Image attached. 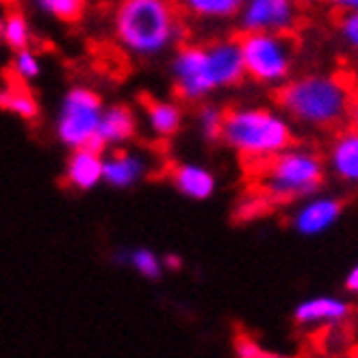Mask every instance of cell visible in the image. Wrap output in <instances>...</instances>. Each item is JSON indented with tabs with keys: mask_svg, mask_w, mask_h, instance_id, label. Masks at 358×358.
Segmentation results:
<instances>
[{
	"mask_svg": "<svg viewBox=\"0 0 358 358\" xmlns=\"http://www.w3.org/2000/svg\"><path fill=\"white\" fill-rule=\"evenodd\" d=\"M243 59L237 37L210 46H185L174 59V87L178 98L196 102L222 87L243 80Z\"/></svg>",
	"mask_w": 358,
	"mask_h": 358,
	"instance_id": "obj_1",
	"label": "cell"
},
{
	"mask_svg": "<svg viewBox=\"0 0 358 358\" xmlns=\"http://www.w3.org/2000/svg\"><path fill=\"white\" fill-rule=\"evenodd\" d=\"M276 98L293 120L320 129L348 122L354 109L350 83L339 76H302L285 85Z\"/></svg>",
	"mask_w": 358,
	"mask_h": 358,
	"instance_id": "obj_2",
	"label": "cell"
},
{
	"mask_svg": "<svg viewBox=\"0 0 358 358\" xmlns=\"http://www.w3.org/2000/svg\"><path fill=\"white\" fill-rule=\"evenodd\" d=\"M180 31L172 0H122L115 11V35L137 55H157L170 48Z\"/></svg>",
	"mask_w": 358,
	"mask_h": 358,
	"instance_id": "obj_3",
	"label": "cell"
},
{
	"mask_svg": "<svg viewBox=\"0 0 358 358\" xmlns=\"http://www.w3.org/2000/svg\"><path fill=\"white\" fill-rule=\"evenodd\" d=\"M220 139L252 167L289 148L293 141L289 124L267 109H226Z\"/></svg>",
	"mask_w": 358,
	"mask_h": 358,
	"instance_id": "obj_4",
	"label": "cell"
},
{
	"mask_svg": "<svg viewBox=\"0 0 358 358\" xmlns=\"http://www.w3.org/2000/svg\"><path fill=\"white\" fill-rule=\"evenodd\" d=\"M257 194L269 204H285L310 196L324 185V163L315 152L306 150H280L259 165Z\"/></svg>",
	"mask_w": 358,
	"mask_h": 358,
	"instance_id": "obj_5",
	"label": "cell"
},
{
	"mask_svg": "<svg viewBox=\"0 0 358 358\" xmlns=\"http://www.w3.org/2000/svg\"><path fill=\"white\" fill-rule=\"evenodd\" d=\"M237 44L248 76L259 83H280L289 76L296 52L291 33L243 31L237 37Z\"/></svg>",
	"mask_w": 358,
	"mask_h": 358,
	"instance_id": "obj_6",
	"label": "cell"
},
{
	"mask_svg": "<svg viewBox=\"0 0 358 358\" xmlns=\"http://www.w3.org/2000/svg\"><path fill=\"white\" fill-rule=\"evenodd\" d=\"M102 115V100L85 87L72 90L63 100L61 117L57 124L59 139L70 145V148H83L100 126Z\"/></svg>",
	"mask_w": 358,
	"mask_h": 358,
	"instance_id": "obj_7",
	"label": "cell"
},
{
	"mask_svg": "<svg viewBox=\"0 0 358 358\" xmlns=\"http://www.w3.org/2000/svg\"><path fill=\"white\" fill-rule=\"evenodd\" d=\"M239 11L243 31L291 33L296 27L293 0H245Z\"/></svg>",
	"mask_w": 358,
	"mask_h": 358,
	"instance_id": "obj_8",
	"label": "cell"
},
{
	"mask_svg": "<svg viewBox=\"0 0 358 358\" xmlns=\"http://www.w3.org/2000/svg\"><path fill=\"white\" fill-rule=\"evenodd\" d=\"M343 213V202L334 200V198H320L308 202L300 213L293 220V226H296L298 233L302 235H320L324 230H328L332 224H336V220Z\"/></svg>",
	"mask_w": 358,
	"mask_h": 358,
	"instance_id": "obj_9",
	"label": "cell"
},
{
	"mask_svg": "<svg viewBox=\"0 0 358 358\" xmlns=\"http://www.w3.org/2000/svg\"><path fill=\"white\" fill-rule=\"evenodd\" d=\"M352 308L348 306V302L336 300V298H315V300H306L296 308V322L302 326H315V324H341L350 317Z\"/></svg>",
	"mask_w": 358,
	"mask_h": 358,
	"instance_id": "obj_10",
	"label": "cell"
},
{
	"mask_svg": "<svg viewBox=\"0 0 358 358\" xmlns=\"http://www.w3.org/2000/svg\"><path fill=\"white\" fill-rule=\"evenodd\" d=\"M102 155L87 150V148H74L70 161H68V182L74 189H80V192H87V189H94L100 180H102Z\"/></svg>",
	"mask_w": 358,
	"mask_h": 358,
	"instance_id": "obj_11",
	"label": "cell"
},
{
	"mask_svg": "<svg viewBox=\"0 0 358 358\" xmlns=\"http://www.w3.org/2000/svg\"><path fill=\"white\" fill-rule=\"evenodd\" d=\"M0 109L11 111L24 120H35L39 113L37 100L27 87V80L15 76L13 72L7 74V87L0 90Z\"/></svg>",
	"mask_w": 358,
	"mask_h": 358,
	"instance_id": "obj_12",
	"label": "cell"
},
{
	"mask_svg": "<svg viewBox=\"0 0 358 358\" xmlns=\"http://www.w3.org/2000/svg\"><path fill=\"white\" fill-rule=\"evenodd\" d=\"M172 178H174V185L178 187V192L187 198L204 200L208 196H213L215 192L213 174L200 165H178L174 167Z\"/></svg>",
	"mask_w": 358,
	"mask_h": 358,
	"instance_id": "obj_13",
	"label": "cell"
},
{
	"mask_svg": "<svg viewBox=\"0 0 358 358\" xmlns=\"http://www.w3.org/2000/svg\"><path fill=\"white\" fill-rule=\"evenodd\" d=\"M98 133L104 139V143L129 141L137 133V120H135V115H133V111L129 107L115 104V107L102 111Z\"/></svg>",
	"mask_w": 358,
	"mask_h": 358,
	"instance_id": "obj_14",
	"label": "cell"
},
{
	"mask_svg": "<svg viewBox=\"0 0 358 358\" xmlns=\"http://www.w3.org/2000/svg\"><path fill=\"white\" fill-rule=\"evenodd\" d=\"M143 104H145V113H148V122L152 126V131L159 137H172L178 133L180 122H182V113L178 109V104L157 100L150 96H143Z\"/></svg>",
	"mask_w": 358,
	"mask_h": 358,
	"instance_id": "obj_15",
	"label": "cell"
},
{
	"mask_svg": "<svg viewBox=\"0 0 358 358\" xmlns=\"http://www.w3.org/2000/svg\"><path fill=\"white\" fill-rule=\"evenodd\" d=\"M141 174L143 163L129 152H115L111 159L102 161V178L113 187H131Z\"/></svg>",
	"mask_w": 358,
	"mask_h": 358,
	"instance_id": "obj_16",
	"label": "cell"
},
{
	"mask_svg": "<svg viewBox=\"0 0 358 358\" xmlns=\"http://www.w3.org/2000/svg\"><path fill=\"white\" fill-rule=\"evenodd\" d=\"M330 161L334 172L343 180H356L358 178V137L356 133L348 131L334 141Z\"/></svg>",
	"mask_w": 358,
	"mask_h": 358,
	"instance_id": "obj_17",
	"label": "cell"
},
{
	"mask_svg": "<svg viewBox=\"0 0 358 358\" xmlns=\"http://www.w3.org/2000/svg\"><path fill=\"white\" fill-rule=\"evenodd\" d=\"M185 5L200 17H233L239 13L243 0H185Z\"/></svg>",
	"mask_w": 358,
	"mask_h": 358,
	"instance_id": "obj_18",
	"label": "cell"
},
{
	"mask_svg": "<svg viewBox=\"0 0 358 358\" xmlns=\"http://www.w3.org/2000/svg\"><path fill=\"white\" fill-rule=\"evenodd\" d=\"M3 39L7 41V46L13 50L29 48L31 31L27 24V17L20 11H11L7 20H3Z\"/></svg>",
	"mask_w": 358,
	"mask_h": 358,
	"instance_id": "obj_19",
	"label": "cell"
},
{
	"mask_svg": "<svg viewBox=\"0 0 358 358\" xmlns=\"http://www.w3.org/2000/svg\"><path fill=\"white\" fill-rule=\"evenodd\" d=\"M41 11L50 13L61 22H76L85 11V0H35Z\"/></svg>",
	"mask_w": 358,
	"mask_h": 358,
	"instance_id": "obj_20",
	"label": "cell"
},
{
	"mask_svg": "<svg viewBox=\"0 0 358 358\" xmlns=\"http://www.w3.org/2000/svg\"><path fill=\"white\" fill-rule=\"evenodd\" d=\"M133 267L145 278H159L161 276V261L152 255L150 250H135L131 255Z\"/></svg>",
	"mask_w": 358,
	"mask_h": 358,
	"instance_id": "obj_21",
	"label": "cell"
},
{
	"mask_svg": "<svg viewBox=\"0 0 358 358\" xmlns=\"http://www.w3.org/2000/svg\"><path fill=\"white\" fill-rule=\"evenodd\" d=\"M11 72L22 80H31L39 74V61L29 48H22V50H17V55L13 59Z\"/></svg>",
	"mask_w": 358,
	"mask_h": 358,
	"instance_id": "obj_22",
	"label": "cell"
},
{
	"mask_svg": "<svg viewBox=\"0 0 358 358\" xmlns=\"http://www.w3.org/2000/svg\"><path fill=\"white\" fill-rule=\"evenodd\" d=\"M222 113L215 107H204L200 111V126H202V133L208 141H217L220 133H222Z\"/></svg>",
	"mask_w": 358,
	"mask_h": 358,
	"instance_id": "obj_23",
	"label": "cell"
},
{
	"mask_svg": "<svg viewBox=\"0 0 358 358\" xmlns=\"http://www.w3.org/2000/svg\"><path fill=\"white\" fill-rule=\"evenodd\" d=\"M235 352L241 358H267V356H271L269 352L263 350L261 343H257L248 334H237V339H235Z\"/></svg>",
	"mask_w": 358,
	"mask_h": 358,
	"instance_id": "obj_24",
	"label": "cell"
},
{
	"mask_svg": "<svg viewBox=\"0 0 358 358\" xmlns=\"http://www.w3.org/2000/svg\"><path fill=\"white\" fill-rule=\"evenodd\" d=\"M341 33L348 44H352V46L358 44V15L354 9H345V15L341 20Z\"/></svg>",
	"mask_w": 358,
	"mask_h": 358,
	"instance_id": "obj_25",
	"label": "cell"
},
{
	"mask_svg": "<svg viewBox=\"0 0 358 358\" xmlns=\"http://www.w3.org/2000/svg\"><path fill=\"white\" fill-rule=\"evenodd\" d=\"M345 289H348V291H352V293H356V291H358V269H356V267H352V271L348 273Z\"/></svg>",
	"mask_w": 358,
	"mask_h": 358,
	"instance_id": "obj_26",
	"label": "cell"
},
{
	"mask_svg": "<svg viewBox=\"0 0 358 358\" xmlns=\"http://www.w3.org/2000/svg\"><path fill=\"white\" fill-rule=\"evenodd\" d=\"M328 3H332V5H336V7H341V9L345 11V9H356L358 0H328Z\"/></svg>",
	"mask_w": 358,
	"mask_h": 358,
	"instance_id": "obj_27",
	"label": "cell"
},
{
	"mask_svg": "<svg viewBox=\"0 0 358 358\" xmlns=\"http://www.w3.org/2000/svg\"><path fill=\"white\" fill-rule=\"evenodd\" d=\"M165 265L170 267V269H178V267H180V257H176V255H167V257H165Z\"/></svg>",
	"mask_w": 358,
	"mask_h": 358,
	"instance_id": "obj_28",
	"label": "cell"
},
{
	"mask_svg": "<svg viewBox=\"0 0 358 358\" xmlns=\"http://www.w3.org/2000/svg\"><path fill=\"white\" fill-rule=\"evenodd\" d=\"M0 41H3V17H0Z\"/></svg>",
	"mask_w": 358,
	"mask_h": 358,
	"instance_id": "obj_29",
	"label": "cell"
},
{
	"mask_svg": "<svg viewBox=\"0 0 358 358\" xmlns=\"http://www.w3.org/2000/svg\"><path fill=\"white\" fill-rule=\"evenodd\" d=\"M306 3H310V0H306Z\"/></svg>",
	"mask_w": 358,
	"mask_h": 358,
	"instance_id": "obj_30",
	"label": "cell"
}]
</instances>
